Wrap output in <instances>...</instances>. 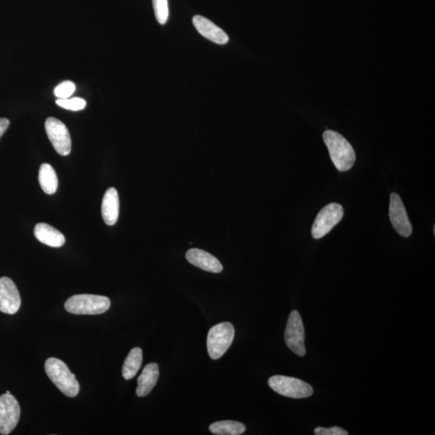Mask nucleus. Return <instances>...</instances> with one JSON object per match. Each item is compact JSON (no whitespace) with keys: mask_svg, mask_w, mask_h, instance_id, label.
Returning a JSON list of instances; mask_svg holds the SVG:
<instances>
[{"mask_svg":"<svg viewBox=\"0 0 435 435\" xmlns=\"http://www.w3.org/2000/svg\"><path fill=\"white\" fill-rule=\"evenodd\" d=\"M155 16L161 24H165L169 18L168 0H153Z\"/></svg>","mask_w":435,"mask_h":435,"instance_id":"20","label":"nucleus"},{"mask_svg":"<svg viewBox=\"0 0 435 435\" xmlns=\"http://www.w3.org/2000/svg\"><path fill=\"white\" fill-rule=\"evenodd\" d=\"M285 340L287 347L296 355H306L304 326L300 313L297 311H293L288 318Z\"/></svg>","mask_w":435,"mask_h":435,"instance_id":"7","label":"nucleus"},{"mask_svg":"<svg viewBox=\"0 0 435 435\" xmlns=\"http://www.w3.org/2000/svg\"><path fill=\"white\" fill-rule=\"evenodd\" d=\"M56 104H57L60 108L73 111L83 110L85 108V106H87V102H85V99L78 97L58 99L56 101Z\"/></svg>","mask_w":435,"mask_h":435,"instance_id":"22","label":"nucleus"},{"mask_svg":"<svg viewBox=\"0 0 435 435\" xmlns=\"http://www.w3.org/2000/svg\"><path fill=\"white\" fill-rule=\"evenodd\" d=\"M20 305L22 299L15 283L7 277L0 278V311L14 315L18 312Z\"/></svg>","mask_w":435,"mask_h":435,"instance_id":"11","label":"nucleus"},{"mask_svg":"<svg viewBox=\"0 0 435 435\" xmlns=\"http://www.w3.org/2000/svg\"><path fill=\"white\" fill-rule=\"evenodd\" d=\"M44 127L57 153L62 156L69 155L72 151V142L67 126L58 119L49 117L45 121Z\"/></svg>","mask_w":435,"mask_h":435,"instance_id":"8","label":"nucleus"},{"mask_svg":"<svg viewBox=\"0 0 435 435\" xmlns=\"http://www.w3.org/2000/svg\"><path fill=\"white\" fill-rule=\"evenodd\" d=\"M110 306L108 297L94 295H77L70 297L65 308L74 315H95L107 312Z\"/></svg>","mask_w":435,"mask_h":435,"instance_id":"3","label":"nucleus"},{"mask_svg":"<svg viewBox=\"0 0 435 435\" xmlns=\"http://www.w3.org/2000/svg\"><path fill=\"white\" fill-rule=\"evenodd\" d=\"M20 407L17 400L11 393L0 396V434L11 433L18 424Z\"/></svg>","mask_w":435,"mask_h":435,"instance_id":"9","label":"nucleus"},{"mask_svg":"<svg viewBox=\"0 0 435 435\" xmlns=\"http://www.w3.org/2000/svg\"><path fill=\"white\" fill-rule=\"evenodd\" d=\"M47 376L60 392L69 397H74L79 393V383L68 366L59 359L49 358L44 363Z\"/></svg>","mask_w":435,"mask_h":435,"instance_id":"2","label":"nucleus"},{"mask_svg":"<svg viewBox=\"0 0 435 435\" xmlns=\"http://www.w3.org/2000/svg\"><path fill=\"white\" fill-rule=\"evenodd\" d=\"M158 364L151 363L146 366L138 380V386L136 388V395L140 397L149 395L158 382Z\"/></svg>","mask_w":435,"mask_h":435,"instance_id":"15","label":"nucleus"},{"mask_svg":"<svg viewBox=\"0 0 435 435\" xmlns=\"http://www.w3.org/2000/svg\"><path fill=\"white\" fill-rule=\"evenodd\" d=\"M323 140L336 169L341 172L350 170L356 163V154L348 140L332 130L323 133Z\"/></svg>","mask_w":435,"mask_h":435,"instance_id":"1","label":"nucleus"},{"mask_svg":"<svg viewBox=\"0 0 435 435\" xmlns=\"http://www.w3.org/2000/svg\"><path fill=\"white\" fill-rule=\"evenodd\" d=\"M235 328L230 322H222L210 329L207 336V350L213 360L224 355L233 342Z\"/></svg>","mask_w":435,"mask_h":435,"instance_id":"4","label":"nucleus"},{"mask_svg":"<svg viewBox=\"0 0 435 435\" xmlns=\"http://www.w3.org/2000/svg\"><path fill=\"white\" fill-rule=\"evenodd\" d=\"M34 235L40 243L49 247H63L65 242L62 232L44 222H40L35 227Z\"/></svg>","mask_w":435,"mask_h":435,"instance_id":"16","label":"nucleus"},{"mask_svg":"<svg viewBox=\"0 0 435 435\" xmlns=\"http://www.w3.org/2000/svg\"><path fill=\"white\" fill-rule=\"evenodd\" d=\"M269 386L280 395L295 399L310 397L313 393L310 384L295 377L273 376L270 378Z\"/></svg>","mask_w":435,"mask_h":435,"instance_id":"5","label":"nucleus"},{"mask_svg":"<svg viewBox=\"0 0 435 435\" xmlns=\"http://www.w3.org/2000/svg\"><path fill=\"white\" fill-rule=\"evenodd\" d=\"M10 121L6 118H0V138L9 127Z\"/></svg>","mask_w":435,"mask_h":435,"instance_id":"24","label":"nucleus"},{"mask_svg":"<svg viewBox=\"0 0 435 435\" xmlns=\"http://www.w3.org/2000/svg\"><path fill=\"white\" fill-rule=\"evenodd\" d=\"M343 214L345 211L340 204H330L323 207L312 226L313 239H321L327 235L342 220Z\"/></svg>","mask_w":435,"mask_h":435,"instance_id":"6","label":"nucleus"},{"mask_svg":"<svg viewBox=\"0 0 435 435\" xmlns=\"http://www.w3.org/2000/svg\"><path fill=\"white\" fill-rule=\"evenodd\" d=\"M193 23L197 31L211 42L218 44H226L229 42V38L227 34L210 19L202 16H195L193 18Z\"/></svg>","mask_w":435,"mask_h":435,"instance_id":"12","label":"nucleus"},{"mask_svg":"<svg viewBox=\"0 0 435 435\" xmlns=\"http://www.w3.org/2000/svg\"><path fill=\"white\" fill-rule=\"evenodd\" d=\"M186 256L190 264L206 272L219 273L224 269L220 261L215 256L204 250L190 249L186 252Z\"/></svg>","mask_w":435,"mask_h":435,"instance_id":"13","label":"nucleus"},{"mask_svg":"<svg viewBox=\"0 0 435 435\" xmlns=\"http://www.w3.org/2000/svg\"><path fill=\"white\" fill-rule=\"evenodd\" d=\"M120 214V199L118 192L113 187L109 188L102 202V216L106 224L113 226L118 220Z\"/></svg>","mask_w":435,"mask_h":435,"instance_id":"14","label":"nucleus"},{"mask_svg":"<svg viewBox=\"0 0 435 435\" xmlns=\"http://www.w3.org/2000/svg\"><path fill=\"white\" fill-rule=\"evenodd\" d=\"M389 219L400 236L403 237L411 236L413 231L411 222L409 220L406 207L404 206L401 197L396 193H393L391 196Z\"/></svg>","mask_w":435,"mask_h":435,"instance_id":"10","label":"nucleus"},{"mask_svg":"<svg viewBox=\"0 0 435 435\" xmlns=\"http://www.w3.org/2000/svg\"><path fill=\"white\" fill-rule=\"evenodd\" d=\"M316 435H347L348 432L345 429L338 427H333L331 428L317 427L315 429Z\"/></svg>","mask_w":435,"mask_h":435,"instance_id":"23","label":"nucleus"},{"mask_svg":"<svg viewBox=\"0 0 435 435\" xmlns=\"http://www.w3.org/2000/svg\"><path fill=\"white\" fill-rule=\"evenodd\" d=\"M209 429L212 434L217 435H240L245 432L246 427L241 422L227 420L211 424Z\"/></svg>","mask_w":435,"mask_h":435,"instance_id":"19","label":"nucleus"},{"mask_svg":"<svg viewBox=\"0 0 435 435\" xmlns=\"http://www.w3.org/2000/svg\"><path fill=\"white\" fill-rule=\"evenodd\" d=\"M40 187L48 195H54L58 190V180L53 167L49 164H42L39 170Z\"/></svg>","mask_w":435,"mask_h":435,"instance_id":"18","label":"nucleus"},{"mask_svg":"<svg viewBox=\"0 0 435 435\" xmlns=\"http://www.w3.org/2000/svg\"><path fill=\"white\" fill-rule=\"evenodd\" d=\"M75 90L76 85L72 81H65L55 88L54 92L58 99H65L72 97Z\"/></svg>","mask_w":435,"mask_h":435,"instance_id":"21","label":"nucleus"},{"mask_svg":"<svg viewBox=\"0 0 435 435\" xmlns=\"http://www.w3.org/2000/svg\"><path fill=\"white\" fill-rule=\"evenodd\" d=\"M143 361V352L140 347H134L130 351L124 363L122 375L125 380L133 379L140 370Z\"/></svg>","mask_w":435,"mask_h":435,"instance_id":"17","label":"nucleus"}]
</instances>
